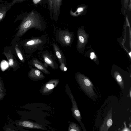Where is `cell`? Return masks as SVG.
Returning a JSON list of instances; mask_svg holds the SVG:
<instances>
[{"label":"cell","instance_id":"6da1fadb","mask_svg":"<svg viewBox=\"0 0 131 131\" xmlns=\"http://www.w3.org/2000/svg\"><path fill=\"white\" fill-rule=\"evenodd\" d=\"M34 28L40 31H44L46 26L44 22L38 15L31 12L24 18L16 34L17 37L22 36L28 30Z\"/></svg>","mask_w":131,"mask_h":131},{"label":"cell","instance_id":"7a4b0ae2","mask_svg":"<svg viewBox=\"0 0 131 131\" xmlns=\"http://www.w3.org/2000/svg\"><path fill=\"white\" fill-rule=\"evenodd\" d=\"M75 78L80 88L86 94L93 100L97 98L94 90V87L88 77L82 74L77 73L75 74Z\"/></svg>","mask_w":131,"mask_h":131},{"label":"cell","instance_id":"3957f363","mask_svg":"<svg viewBox=\"0 0 131 131\" xmlns=\"http://www.w3.org/2000/svg\"><path fill=\"white\" fill-rule=\"evenodd\" d=\"M46 42V38L44 36L33 37L25 41L23 46L28 53H32L37 50H42Z\"/></svg>","mask_w":131,"mask_h":131},{"label":"cell","instance_id":"277c9868","mask_svg":"<svg viewBox=\"0 0 131 131\" xmlns=\"http://www.w3.org/2000/svg\"><path fill=\"white\" fill-rule=\"evenodd\" d=\"M65 87L66 92L69 97L72 104L71 110L73 116L80 124L83 130L86 131V130L81 121L82 117L80 113L74 96L67 84H66Z\"/></svg>","mask_w":131,"mask_h":131},{"label":"cell","instance_id":"5b68a950","mask_svg":"<svg viewBox=\"0 0 131 131\" xmlns=\"http://www.w3.org/2000/svg\"><path fill=\"white\" fill-rule=\"evenodd\" d=\"M73 36V33L68 29L59 30L56 33V38L62 46H69L72 44Z\"/></svg>","mask_w":131,"mask_h":131},{"label":"cell","instance_id":"8992f818","mask_svg":"<svg viewBox=\"0 0 131 131\" xmlns=\"http://www.w3.org/2000/svg\"><path fill=\"white\" fill-rule=\"evenodd\" d=\"M59 81L57 79L48 80L41 86L40 90V93L42 95H49L53 92L54 89L58 84Z\"/></svg>","mask_w":131,"mask_h":131},{"label":"cell","instance_id":"52a82bcc","mask_svg":"<svg viewBox=\"0 0 131 131\" xmlns=\"http://www.w3.org/2000/svg\"><path fill=\"white\" fill-rule=\"evenodd\" d=\"M52 54L47 51L42 52L41 57L44 62V65L47 68L49 66L54 70L58 69V64Z\"/></svg>","mask_w":131,"mask_h":131},{"label":"cell","instance_id":"ba28073f","mask_svg":"<svg viewBox=\"0 0 131 131\" xmlns=\"http://www.w3.org/2000/svg\"><path fill=\"white\" fill-rule=\"evenodd\" d=\"M78 43L77 49L78 50L84 48L88 40V35L82 29H79L77 32Z\"/></svg>","mask_w":131,"mask_h":131},{"label":"cell","instance_id":"9c48e42d","mask_svg":"<svg viewBox=\"0 0 131 131\" xmlns=\"http://www.w3.org/2000/svg\"><path fill=\"white\" fill-rule=\"evenodd\" d=\"M28 77L33 81H37L42 80L45 78L41 71L35 68L31 67L28 74Z\"/></svg>","mask_w":131,"mask_h":131},{"label":"cell","instance_id":"30bf717a","mask_svg":"<svg viewBox=\"0 0 131 131\" xmlns=\"http://www.w3.org/2000/svg\"><path fill=\"white\" fill-rule=\"evenodd\" d=\"M54 52L60 64L64 63L67 65L66 59L57 44L53 42L52 44Z\"/></svg>","mask_w":131,"mask_h":131},{"label":"cell","instance_id":"8fae6325","mask_svg":"<svg viewBox=\"0 0 131 131\" xmlns=\"http://www.w3.org/2000/svg\"><path fill=\"white\" fill-rule=\"evenodd\" d=\"M17 125L20 126L30 128H36L43 130H45L42 125L31 121H19Z\"/></svg>","mask_w":131,"mask_h":131},{"label":"cell","instance_id":"7c38bea8","mask_svg":"<svg viewBox=\"0 0 131 131\" xmlns=\"http://www.w3.org/2000/svg\"><path fill=\"white\" fill-rule=\"evenodd\" d=\"M110 112L105 118L101 126L100 130V131H108L109 128L112 125V110L110 111Z\"/></svg>","mask_w":131,"mask_h":131},{"label":"cell","instance_id":"4fadbf2b","mask_svg":"<svg viewBox=\"0 0 131 131\" xmlns=\"http://www.w3.org/2000/svg\"><path fill=\"white\" fill-rule=\"evenodd\" d=\"M31 63L32 66L45 74L47 75L50 74V73L47 69V68L36 58H34L32 59Z\"/></svg>","mask_w":131,"mask_h":131},{"label":"cell","instance_id":"5bb4252c","mask_svg":"<svg viewBox=\"0 0 131 131\" xmlns=\"http://www.w3.org/2000/svg\"><path fill=\"white\" fill-rule=\"evenodd\" d=\"M62 0H53L52 12L53 18L57 21L60 11V8Z\"/></svg>","mask_w":131,"mask_h":131},{"label":"cell","instance_id":"9a60e30c","mask_svg":"<svg viewBox=\"0 0 131 131\" xmlns=\"http://www.w3.org/2000/svg\"><path fill=\"white\" fill-rule=\"evenodd\" d=\"M4 54L7 58L10 67L15 68L17 66V63L11 51L10 50L8 52H4Z\"/></svg>","mask_w":131,"mask_h":131},{"label":"cell","instance_id":"2e32d148","mask_svg":"<svg viewBox=\"0 0 131 131\" xmlns=\"http://www.w3.org/2000/svg\"><path fill=\"white\" fill-rule=\"evenodd\" d=\"M114 76L119 86L122 89H124V83L122 77L119 73L117 71L114 72Z\"/></svg>","mask_w":131,"mask_h":131},{"label":"cell","instance_id":"e0dca14e","mask_svg":"<svg viewBox=\"0 0 131 131\" xmlns=\"http://www.w3.org/2000/svg\"><path fill=\"white\" fill-rule=\"evenodd\" d=\"M69 131H81V128L77 124L73 122H71L68 127Z\"/></svg>","mask_w":131,"mask_h":131},{"label":"cell","instance_id":"ac0fdd59","mask_svg":"<svg viewBox=\"0 0 131 131\" xmlns=\"http://www.w3.org/2000/svg\"><path fill=\"white\" fill-rule=\"evenodd\" d=\"M15 49L17 55L19 59L22 62H24V60L23 56L21 51L17 46L15 47Z\"/></svg>","mask_w":131,"mask_h":131},{"label":"cell","instance_id":"d6986e66","mask_svg":"<svg viewBox=\"0 0 131 131\" xmlns=\"http://www.w3.org/2000/svg\"><path fill=\"white\" fill-rule=\"evenodd\" d=\"M7 12L6 8L4 7L0 9V22L4 18Z\"/></svg>","mask_w":131,"mask_h":131},{"label":"cell","instance_id":"ffe728a7","mask_svg":"<svg viewBox=\"0 0 131 131\" xmlns=\"http://www.w3.org/2000/svg\"><path fill=\"white\" fill-rule=\"evenodd\" d=\"M66 65L64 63L60 64V69L63 71H65L67 70Z\"/></svg>","mask_w":131,"mask_h":131},{"label":"cell","instance_id":"44dd1931","mask_svg":"<svg viewBox=\"0 0 131 131\" xmlns=\"http://www.w3.org/2000/svg\"><path fill=\"white\" fill-rule=\"evenodd\" d=\"M49 7V9L50 12H52L53 0H48Z\"/></svg>","mask_w":131,"mask_h":131},{"label":"cell","instance_id":"7402d4cb","mask_svg":"<svg viewBox=\"0 0 131 131\" xmlns=\"http://www.w3.org/2000/svg\"><path fill=\"white\" fill-rule=\"evenodd\" d=\"M129 0H123V4L124 8L125 10L127 9L128 6Z\"/></svg>","mask_w":131,"mask_h":131},{"label":"cell","instance_id":"603a6c76","mask_svg":"<svg viewBox=\"0 0 131 131\" xmlns=\"http://www.w3.org/2000/svg\"><path fill=\"white\" fill-rule=\"evenodd\" d=\"M84 7H79L77 10V11L74 13H78V14H80V13L82 12L84 10Z\"/></svg>","mask_w":131,"mask_h":131},{"label":"cell","instance_id":"cb8c5ba5","mask_svg":"<svg viewBox=\"0 0 131 131\" xmlns=\"http://www.w3.org/2000/svg\"><path fill=\"white\" fill-rule=\"evenodd\" d=\"M18 0H13L12 3L11 4V5L9 6V7H11L15 3H16Z\"/></svg>","mask_w":131,"mask_h":131},{"label":"cell","instance_id":"d4e9b609","mask_svg":"<svg viewBox=\"0 0 131 131\" xmlns=\"http://www.w3.org/2000/svg\"><path fill=\"white\" fill-rule=\"evenodd\" d=\"M40 0H32L33 2L35 4H37L39 2Z\"/></svg>","mask_w":131,"mask_h":131},{"label":"cell","instance_id":"484cf974","mask_svg":"<svg viewBox=\"0 0 131 131\" xmlns=\"http://www.w3.org/2000/svg\"><path fill=\"white\" fill-rule=\"evenodd\" d=\"M24 0H18V1H17V3L21 2Z\"/></svg>","mask_w":131,"mask_h":131},{"label":"cell","instance_id":"4316f807","mask_svg":"<svg viewBox=\"0 0 131 131\" xmlns=\"http://www.w3.org/2000/svg\"><path fill=\"white\" fill-rule=\"evenodd\" d=\"M2 94L0 93V98L2 96Z\"/></svg>","mask_w":131,"mask_h":131}]
</instances>
